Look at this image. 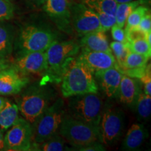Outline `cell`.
I'll return each instance as SVG.
<instances>
[{"instance_id": "obj_23", "label": "cell", "mask_w": 151, "mask_h": 151, "mask_svg": "<svg viewBox=\"0 0 151 151\" xmlns=\"http://www.w3.org/2000/svg\"><path fill=\"white\" fill-rule=\"evenodd\" d=\"M141 1L140 0H133L129 2H124L118 4L116 11V24L120 27H124L125 25L126 20L129 16L130 13L136 7L140 5Z\"/></svg>"}, {"instance_id": "obj_32", "label": "cell", "mask_w": 151, "mask_h": 151, "mask_svg": "<svg viewBox=\"0 0 151 151\" xmlns=\"http://www.w3.org/2000/svg\"><path fill=\"white\" fill-rule=\"evenodd\" d=\"M142 87H143V92L148 95H151V71L150 65L147 67L146 71L141 78H139Z\"/></svg>"}, {"instance_id": "obj_5", "label": "cell", "mask_w": 151, "mask_h": 151, "mask_svg": "<svg viewBox=\"0 0 151 151\" xmlns=\"http://www.w3.org/2000/svg\"><path fill=\"white\" fill-rule=\"evenodd\" d=\"M66 114L65 101L62 98H58L32 125L34 143H40L58 132Z\"/></svg>"}, {"instance_id": "obj_13", "label": "cell", "mask_w": 151, "mask_h": 151, "mask_svg": "<svg viewBox=\"0 0 151 151\" xmlns=\"http://www.w3.org/2000/svg\"><path fill=\"white\" fill-rule=\"evenodd\" d=\"M76 58L93 73L109 68H119L115 57L111 52L83 50Z\"/></svg>"}, {"instance_id": "obj_27", "label": "cell", "mask_w": 151, "mask_h": 151, "mask_svg": "<svg viewBox=\"0 0 151 151\" xmlns=\"http://www.w3.org/2000/svg\"><path fill=\"white\" fill-rule=\"evenodd\" d=\"M148 13V9L144 6H138L130 13L126 20V26L124 30H128L131 28L137 27L139 25L141 20L145 15Z\"/></svg>"}, {"instance_id": "obj_21", "label": "cell", "mask_w": 151, "mask_h": 151, "mask_svg": "<svg viewBox=\"0 0 151 151\" xmlns=\"http://www.w3.org/2000/svg\"><path fill=\"white\" fill-rule=\"evenodd\" d=\"M66 150L65 141L59 132L40 143H33L32 150L62 151Z\"/></svg>"}, {"instance_id": "obj_17", "label": "cell", "mask_w": 151, "mask_h": 151, "mask_svg": "<svg viewBox=\"0 0 151 151\" xmlns=\"http://www.w3.org/2000/svg\"><path fill=\"white\" fill-rule=\"evenodd\" d=\"M148 136V132L143 124L139 122L134 123L126 134L122 141L121 150L124 151L139 150Z\"/></svg>"}, {"instance_id": "obj_7", "label": "cell", "mask_w": 151, "mask_h": 151, "mask_svg": "<svg viewBox=\"0 0 151 151\" xmlns=\"http://www.w3.org/2000/svg\"><path fill=\"white\" fill-rule=\"evenodd\" d=\"M57 37L51 29L37 25H28L20 31L16 41L18 55L31 52L46 51Z\"/></svg>"}, {"instance_id": "obj_29", "label": "cell", "mask_w": 151, "mask_h": 151, "mask_svg": "<svg viewBox=\"0 0 151 151\" xmlns=\"http://www.w3.org/2000/svg\"><path fill=\"white\" fill-rule=\"evenodd\" d=\"M95 13L99 19V23L101 24V29L104 32L108 31L116 23V20L115 16H111L106 13L101 12L98 10H92Z\"/></svg>"}, {"instance_id": "obj_9", "label": "cell", "mask_w": 151, "mask_h": 151, "mask_svg": "<svg viewBox=\"0 0 151 151\" xmlns=\"http://www.w3.org/2000/svg\"><path fill=\"white\" fill-rule=\"evenodd\" d=\"M33 127L24 118L18 120L9 128L4 136L6 150L10 151L32 150L33 146Z\"/></svg>"}, {"instance_id": "obj_35", "label": "cell", "mask_w": 151, "mask_h": 151, "mask_svg": "<svg viewBox=\"0 0 151 151\" xmlns=\"http://www.w3.org/2000/svg\"><path fill=\"white\" fill-rule=\"evenodd\" d=\"M137 27L146 33L151 32V16L150 14L148 13L143 17Z\"/></svg>"}, {"instance_id": "obj_31", "label": "cell", "mask_w": 151, "mask_h": 151, "mask_svg": "<svg viewBox=\"0 0 151 151\" xmlns=\"http://www.w3.org/2000/svg\"><path fill=\"white\" fill-rule=\"evenodd\" d=\"M126 34H127V39L128 42H132L139 39H146L147 33L143 32V30L139 29V28L134 27L131 29L126 30Z\"/></svg>"}, {"instance_id": "obj_33", "label": "cell", "mask_w": 151, "mask_h": 151, "mask_svg": "<svg viewBox=\"0 0 151 151\" xmlns=\"http://www.w3.org/2000/svg\"><path fill=\"white\" fill-rule=\"evenodd\" d=\"M111 29V35H112V37L114 39V41L122 43L128 42L127 39V34H126L125 30L123 29V27H119L118 25L115 24Z\"/></svg>"}, {"instance_id": "obj_2", "label": "cell", "mask_w": 151, "mask_h": 151, "mask_svg": "<svg viewBox=\"0 0 151 151\" xmlns=\"http://www.w3.org/2000/svg\"><path fill=\"white\" fill-rule=\"evenodd\" d=\"M56 92L48 83H35L27 88L18 100V106L23 118L32 125L55 101Z\"/></svg>"}, {"instance_id": "obj_11", "label": "cell", "mask_w": 151, "mask_h": 151, "mask_svg": "<svg viewBox=\"0 0 151 151\" xmlns=\"http://www.w3.org/2000/svg\"><path fill=\"white\" fill-rule=\"evenodd\" d=\"M29 79L12 66L0 71V95L20 93L29 84Z\"/></svg>"}, {"instance_id": "obj_15", "label": "cell", "mask_w": 151, "mask_h": 151, "mask_svg": "<svg viewBox=\"0 0 151 151\" xmlns=\"http://www.w3.org/2000/svg\"><path fill=\"white\" fill-rule=\"evenodd\" d=\"M140 81L123 74L119 86L116 97L122 104L129 107L134 106L138 96L142 90Z\"/></svg>"}, {"instance_id": "obj_25", "label": "cell", "mask_w": 151, "mask_h": 151, "mask_svg": "<svg viewBox=\"0 0 151 151\" xmlns=\"http://www.w3.org/2000/svg\"><path fill=\"white\" fill-rule=\"evenodd\" d=\"M110 48L120 70L123 68L126 58L130 52L129 42L122 43L114 41L110 44Z\"/></svg>"}, {"instance_id": "obj_38", "label": "cell", "mask_w": 151, "mask_h": 151, "mask_svg": "<svg viewBox=\"0 0 151 151\" xmlns=\"http://www.w3.org/2000/svg\"><path fill=\"white\" fill-rule=\"evenodd\" d=\"M25 1H29L30 3H32L37 6H41L43 5V4L45 3L46 0H25Z\"/></svg>"}, {"instance_id": "obj_24", "label": "cell", "mask_w": 151, "mask_h": 151, "mask_svg": "<svg viewBox=\"0 0 151 151\" xmlns=\"http://www.w3.org/2000/svg\"><path fill=\"white\" fill-rule=\"evenodd\" d=\"M83 4L92 10H98L115 16L118 3L116 0H84Z\"/></svg>"}, {"instance_id": "obj_1", "label": "cell", "mask_w": 151, "mask_h": 151, "mask_svg": "<svg viewBox=\"0 0 151 151\" xmlns=\"http://www.w3.org/2000/svg\"><path fill=\"white\" fill-rule=\"evenodd\" d=\"M60 83L62 94L65 98L78 94L97 93L99 90L94 73L76 57L66 65Z\"/></svg>"}, {"instance_id": "obj_39", "label": "cell", "mask_w": 151, "mask_h": 151, "mask_svg": "<svg viewBox=\"0 0 151 151\" xmlns=\"http://www.w3.org/2000/svg\"><path fill=\"white\" fill-rule=\"evenodd\" d=\"M6 101V99L5 98L0 97V111L3 109L4 106Z\"/></svg>"}, {"instance_id": "obj_10", "label": "cell", "mask_w": 151, "mask_h": 151, "mask_svg": "<svg viewBox=\"0 0 151 151\" xmlns=\"http://www.w3.org/2000/svg\"><path fill=\"white\" fill-rule=\"evenodd\" d=\"M71 18L73 29L78 35L103 31L97 15L83 3L76 4L71 8Z\"/></svg>"}, {"instance_id": "obj_19", "label": "cell", "mask_w": 151, "mask_h": 151, "mask_svg": "<svg viewBox=\"0 0 151 151\" xmlns=\"http://www.w3.org/2000/svg\"><path fill=\"white\" fill-rule=\"evenodd\" d=\"M19 118L18 105L6 99L4 106L0 111V129L3 132L8 130L16 124Z\"/></svg>"}, {"instance_id": "obj_34", "label": "cell", "mask_w": 151, "mask_h": 151, "mask_svg": "<svg viewBox=\"0 0 151 151\" xmlns=\"http://www.w3.org/2000/svg\"><path fill=\"white\" fill-rule=\"evenodd\" d=\"M73 150L81 151H105L106 148L104 145L102 144L99 141H96L86 146L76 148Z\"/></svg>"}, {"instance_id": "obj_28", "label": "cell", "mask_w": 151, "mask_h": 151, "mask_svg": "<svg viewBox=\"0 0 151 151\" xmlns=\"http://www.w3.org/2000/svg\"><path fill=\"white\" fill-rule=\"evenodd\" d=\"M130 51L144 55L150 58L151 46L148 44L146 39H139L132 42H129Z\"/></svg>"}, {"instance_id": "obj_12", "label": "cell", "mask_w": 151, "mask_h": 151, "mask_svg": "<svg viewBox=\"0 0 151 151\" xmlns=\"http://www.w3.org/2000/svg\"><path fill=\"white\" fill-rule=\"evenodd\" d=\"M46 51L31 52L18 55L12 67L24 75L44 72L46 69Z\"/></svg>"}, {"instance_id": "obj_8", "label": "cell", "mask_w": 151, "mask_h": 151, "mask_svg": "<svg viewBox=\"0 0 151 151\" xmlns=\"http://www.w3.org/2000/svg\"><path fill=\"white\" fill-rule=\"evenodd\" d=\"M124 119L120 109L109 106L104 109L98 126L100 142L107 146L115 144L122 135Z\"/></svg>"}, {"instance_id": "obj_36", "label": "cell", "mask_w": 151, "mask_h": 151, "mask_svg": "<svg viewBox=\"0 0 151 151\" xmlns=\"http://www.w3.org/2000/svg\"><path fill=\"white\" fill-rule=\"evenodd\" d=\"M9 67H10V65H9L7 59L1 58V57L0 56V71L6 69V68H8Z\"/></svg>"}, {"instance_id": "obj_20", "label": "cell", "mask_w": 151, "mask_h": 151, "mask_svg": "<svg viewBox=\"0 0 151 151\" xmlns=\"http://www.w3.org/2000/svg\"><path fill=\"white\" fill-rule=\"evenodd\" d=\"M14 29L9 24L0 22V56L7 58L14 50Z\"/></svg>"}, {"instance_id": "obj_26", "label": "cell", "mask_w": 151, "mask_h": 151, "mask_svg": "<svg viewBox=\"0 0 151 151\" xmlns=\"http://www.w3.org/2000/svg\"><path fill=\"white\" fill-rule=\"evenodd\" d=\"M150 58L144 55L130 51L124 61V67L120 71L127 69H137L147 65Z\"/></svg>"}, {"instance_id": "obj_18", "label": "cell", "mask_w": 151, "mask_h": 151, "mask_svg": "<svg viewBox=\"0 0 151 151\" xmlns=\"http://www.w3.org/2000/svg\"><path fill=\"white\" fill-rule=\"evenodd\" d=\"M79 45L81 48H82L85 50L104 51L112 53L107 36L104 31L92 32L83 35Z\"/></svg>"}, {"instance_id": "obj_6", "label": "cell", "mask_w": 151, "mask_h": 151, "mask_svg": "<svg viewBox=\"0 0 151 151\" xmlns=\"http://www.w3.org/2000/svg\"><path fill=\"white\" fill-rule=\"evenodd\" d=\"M59 134L73 148L99 140V128L66 114L60 124Z\"/></svg>"}, {"instance_id": "obj_4", "label": "cell", "mask_w": 151, "mask_h": 151, "mask_svg": "<svg viewBox=\"0 0 151 151\" xmlns=\"http://www.w3.org/2000/svg\"><path fill=\"white\" fill-rule=\"evenodd\" d=\"M68 116L91 125L99 126L104 110L101 98L97 93H86L67 98Z\"/></svg>"}, {"instance_id": "obj_40", "label": "cell", "mask_w": 151, "mask_h": 151, "mask_svg": "<svg viewBox=\"0 0 151 151\" xmlns=\"http://www.w3.org/2000/svg\"><path fill=\"white\" fill-rule=\"evenodd\" d=\"M116 2L118 4L120 3H124V2H129V1H132L133 0H116Z\"/></svg>"}, {"instance_id": "obj_22", "label": "cell", "mask_w": 151, "mask_h": 151, "mask_svg": "<svg viewBox=\"0 0 151 151\" xmlns=\"http://www.w3.org/2000/svg\"><path fill=\"white\" fill-rule=\"evenodd\" d=\"M134 106L139 121H148L151 116V95H148L141 90Z\"/></svg>"}, {"instance_id": "obj_16", "label": "cell", "mask_w": 151, "mask_h": 151, "mask_svg": "<svg viewBox=\"0 0 151 151\" xmlns=\"http://www.w3.org/2000/svg\"><path fill=\"white\" fill-rule=\"evenodd\" d=\"M43 9L62 29L70 22L71 9L67 0H46Z\"/></svg>"}, {"instance_id": "obj_30", "label": "cell", "mask_w": 151, "mask_h": 151, "mask_svg": "<svg viewBox=\"0 0 151 151\" xmlns=\"http://www.w3.org/2000/svg\"><path fill=\"white\" fill-rule=\"evenodd\" d=\"M14 7L10 0H0V22L13 18Z\"/></svg>"}, {"instance_id": "obj_37", "label": "cell", "mask_w": 151, "mask_h": 151, "mask_svg": "<svg viewBox=\"0 0 151 151\" xmlns=\"http://www.w3.org/2000/svg\"><path fill=\"white\" fill-rule=\"evenodd\" d=\"M4 150H6L4 142V132L0 129V151Z\"/></svg>"}, {"instance_id": "obj_3", "label": "cell", "mask_w": 151, "mask_h": 151, "mask_svg": "<svg viewBox=\"0 0 151 151\" xmlns=\"http://www.w3.org/2000/svg\"><path fill=\"white\" fill-rule=\"evenodd\" d=\"M78 43L73 40H55L46 50V69L40 82L60 83L65 66L80 51Z\"/></svg>"}, {"instance_id": "obj_14", "label": "cell", "mask_w": 151, "mask_h": 151, "mask_svg": "<svg viewBox=\"0 0 151 151\" xmlns=\"http://www.w3.org/2000/svg\"><path fill=\"white\" fill-rule=\"evenodd\" d=\"M123 73L119 68L112 67L105 70L94 73V78L104 95L109 99L116 98Z\"/></svg>"}]
</instances>
